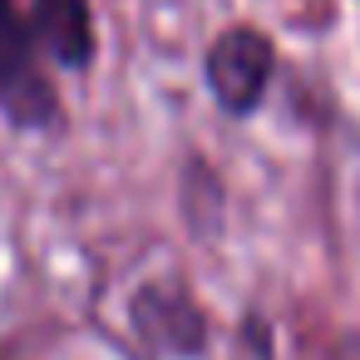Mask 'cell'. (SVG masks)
Instances as JSON below:
<instances>
[{"label":"cell","mask_w":360,"mask_h":360,"mask_svg":"<svg viewBox=\"0 0 360 360\" xmlns=\"http://www.w3.org/2000/svg\"><path fill=\"white\" fill-rule=\"evenodd\" d=\"M129 321L158 355H202V345H207V311L178 281L143 286L129 306Z\"/></svg>","instance_id":"cell-3"},{"label":"cell","mask_w":360,"mask_h":360,"mask_svg":"<svg viewBox=\"0 0 360 360\" xmlns=\"http://www.w3.org/2000/svg\"><path fill=\"white\" fill-rule=\"evenodd\" d=\"M276 50L257 25H232L207 50V89L227 114H252L271 84Z\"/></svg>","instance_id":"cell-2"},{"label":"cell","mask_w":360,"mask_h":360,"mask_svg":"<svg viewBox=\"0 0 360 360\" xmlns=\"http://www.w3.org/2000/svg\"><path fill=\"white\" fill-rule=\"evenodd\" d=\"M45 45L15 0H0V114L15 129H50L60 119V94L45 75Z\"/></svg>","instance_id":"cell-1"},{"label":"cell","mask_w":360,"mask_h":360,"mask_svg":"<svg viewBox=\"0 0 360 360\" xmlns=\"http://www.w3.org/2000/svg\"><path fill=\"white\" fill-rule=\"evenodd\" d=\"M330 360H360V330H345L330 350Z\"/></svg>","instance_id":"cell-5"},{"label":"cell","mask_w":360,"mask_h":360,"mask_svg":"<svg viewBox=\"0 0 360 360\" xmlns=\"http://www.w3.org/2000/svg\"><path fill=\"white\" fill-rule=\"evenodd\" d=\"M30 25L55 65L84 70L94 60V11L89 0H30Z\"/></svg>","instance_id":"cell-4"}]
</instances>
